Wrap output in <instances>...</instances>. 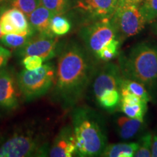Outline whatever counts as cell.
Masks as SVG:
<instances>
[{"mask_svg":"<svg viewBox=\"0 0 157 157\" xmlns=\"http://www.w3.org/2000/svg\"><path fill=\"white\" fill-rule=\"evenodd\" d=\"M4 10V9L3 8H0V15H1V14H2V11ZM2 33L1 32V30H0V39H1V37H2Z\"/></svg>","mask_w":157,"mask_h":157,"instance_id":"33","label":"cell"},{"mask_svg":"<svg viewBox=\"0 0 157 157\" xmlns=\"http://www.w3.org/2000/svg\"><path fill=\"white\" fill-rule=\"evenodd\" d=\"M34 35L3 34L0 41L7 49L17 51L24 47Z\"/></svg>","mask_w":157,"mask_h":157,"instance_id":"20","label":"cell"},{"mask_svg":"<svg viewBox=\"0 0 157 157\" xmlns=\"http://www.w3.org/2000/svg\"><path fill=\"white\" fill-rule=\"evenodd\" d=\"M43 59L37 56H28L23 57L22 63L25 69L32 71L35 70L43 65Z\"/></svg>","mask_w":157,"mask_h":157,"instance_id":"27","label":"cell"},{"mask_svg":"<svg viewBox=\"0 0 157 157\" xmlns=\"http://www.w3.org/2000/svg\"><path fill=\"white\" fill-rule=\"evenodd\" d=\"M118 65L124 78L143 84L150 94L151 102L157 101V46L141 42L127 52H120Z\"/></svg>","mask_w":157,"mask_h":157,"instance_id":"3","label":"cell"},{"mask_svg":"<svg viewBox=\"0 0 157 157\" xmlns=\"http://www.w3.org/2000/svg\"><path fill=\"white\" fill-rule=\"evenodd\" d=\"M140 7L147 23L157 21V0H144Z\"/></svg>","mask_w":157,"mask_h":157,"instance_id":"26","label":"cell"},{"mask_svg":"<svg viewBox=\"0 0 157 157\" xmlns=\"http://www.w3.org/2000/svg\"><path fill=\"white\" fill-rule=\"evenodd\" d=\"M77 156L76 143L71 125H66L59 130L50 148L49 156L71 157Z\"/></svg>","mask_w":157,"mask_h":157,"instance_id":"13","label":"cell"},{"mask_svg":"<svg viewBox=\"0 0 157 157\" xmlns=\"http://www.w3.org/2000/svg\"><path fill=\"white\" fill-rule=\"evenodd\" d=\"M0 30L2 34L34 35L36 33L26 15L15 7L2 11L0 15Z\"/></svg>","mask_w":157,"mask_h":157,"instance_id":"11","label":"cell"},{"mask_svg":"<svg viewBox=\"0 0 157 157\" xmlns=\"http://www.w3.org/2000/svg\"><path fill=\"white\" fill-rule=\"evenodd\" d=\"M56 67L47 61L35 70L23 69L17 74V84L25 101L30 102L42 97L53 88Z\"/></svg>","mask_w":157,"mask_h":157,"instance_id":"5","label":"cell"},{"mask_svg":"<svg viewBox=\"0 0 157 157\" xmlns=\"http://www.w3.org/2000/svg\"><path fill=\"white\" fill-rule=\"evenodd\" d=\"M123 76L118 63L105 62L99 66L92 82V90L95 100L98 99L105 91L119 90Z\"/></svg>","mask_w":157,"mask_h":157,"instance_id":"10","label":"cell"},{"mask_svg":"<svg viewBox=\"0 0 157 157\" xmlns=\"http://www.w3.org/2000/svg\"><path fill=\"white\" fill-rule=\"evenodd\" d=\"M121 43L118 39H113L103 47L95 55V58L98 61L109 62L119 54Z\"/></svg>","mask_w":157,"mask_h":157,"instance_id":"19","label":"cell"},{"mask_svg":"<svg viewBox=\"0 0 157 157\" xmlns=\"http://www.w3.org/2000/svg\"><path fill=\"white\" fill-rule=\"evenodd\" d=\"M5 1V0H0V5H1Z\"/></svg>","mask_w":157,"mask_h":157,"instance_id":"34","label":"cell"},{"mask_svg":"<svg viewBox=\"0 0 157 157\" xmlns=\"http://www.w3.org/2000/svg\"><path fill=\"white\" fill-rule=\"evenodd\" d=\"M53 15L52 12L41 5L27 17L31 28L37 34L54 35L50 31V22Z\"/></svg>","mask_w":157,"mask_h":157,"instance_id":"15","label":"cell"},{"mask_svg":"<svg viewBox=\"0 0 157 157\" xmlns=\"http://www.w3.org/2000/svg\"><path fill=\"white\" fill-rule=\"evenodd\" d=\"M117 38L122 43L129 37L143 31L147 23L140 5L119 0L114 12L110 17Z\"/></svg>","mask_w":157,"mask_h":157,"instance_id":"6","label":"cell"},{"mask_svg":"<svg viewBox=\"0 0 157 157\" xmlns=\"http://www.w3.org/2000/svg\"><path fill=\"white\" fill-rule=\"evenodd\" d=\"M113 121L118 135L124 140H129L140 135L146 127L143 119H134L126 115H118Z\"/></svg>","mask_w":157,"mask_h":157,"instance_id":"14","label":"cell"},{"mask_svg":"<svg viewBox=\"0 0 157 157\" xmlns=\"http://www.w3.org/2000/svg\"><path fill=\"white\" fill-rule=\"evenodd\" d=\"M151 156L157 157V135L152 137L151 144Z\"/></svg>","mask_w":157,"mask_h":157,"instance_id":"29","label":"cell"},{"mask_svg":"<svg viewBox=\"0 0 157 157\" xmlns=\"http://www.w3.org/2000/svg\"><path fill=\"white\" fill-rule=\"evenodd\" d=\"M58 56L52 99L63 109H72L92 84L98 60L83 44L74 39L61 44Z\"/></svg>","mask_w":157,"mask_h":157,"instance_id":"1","label":"cell"},{"mask_svg":"<svg viewBox=\"0 0 157 157\" xmlns=\"http://www.w3.org/2000/svg\"><path fill=\"white\" fill-rule=\"evenodd\" d=\"M17 90V78L14 74L8 68H2L0 71V109L11 111L18 108Z\"/></svg>","mask_w":157,"mask_h":157,"instance_id":"12","label":"cell"},{"mask_svg":"<svg viewBox=\"0 0 157 157\" xmlns=\"http://www.w3.org/2000/svg\"><path fill=\"white\" fill-rule=\"evenodd\" d=\"M120 94L130 93L137 97L141 98L147 103L151 101L150 94L147 91L146 88L139 82H137L129 78H122L119 87Z\"/></svg>","mask_w":157,"mask_h":157,"instance_id":"17","label":"cell"},{"mask_svg":"<svg viewBox=\"0 0 157 157\" xmlns=\"http://www.w3.org/2000/svg\"><path fill=\"white\" fill-rule=\"evenodd\" d=\"M147 104L148 103L144 101L138 103L132 104V105L119 103L118 109L119 111L122 112L124 114L130 118L143 119L145 114L146 113L147 109H148Z\"/></svg>","mask_w":157,"mask_h":157,"instance_id":"21","label":"cell"},{"mask_svg":"<svg viewBox=\"0 0 157 157\" xmlns=\"http://www.w3.org/2000/svg\"><path fill=\"white\" fill-rule=\"evenodd\" d=\"M152 135L150 132H145L139 138L138 148L135 153V157H150L151 156Z\"/></svg>","mask_w":157,"mask_h":157,"instance_id":"24","label":"cell"},{"mask_svg":"<svg viewBox=\"0 0 157 157\" xmlns=\"http://www.w3.org/2000/svg\"><path fill=\"white\" fill-rule=\"evenodd\" d=\"M153 25H152V31L153 33L157 36V21H155V22L152 23Z\"/></svg>","mask_w":157,"mask_h":157,"instance_id":"31","label":"cell"},{"mask_svg":"<svg viewBox=\"0 0 157 157\" xmlns=\"http://www.w3.org/2000/svg\"><path fill=\"white\" fill-rule=\"evenodd\" d=\"M71 9L82 23L111 17L119 0H71Z\"/></svg>","mask_w":157,"mask_h":157,"instance_id":"8","label":"cell"},{"mask_svg":"<svg viewBox=\"0 0 157 157\" xmlns=\"http://www.w3.org/2000/svg\"><path fill=\"white\" fill-rule=\"evenodd\" d=\"M138 148L136 143H121L108 144L101 156L104 157H133Z\"/></svg>","mask_w":157,"mask_h":157,"instance_id":"16","label":"cell"},{"mask_svg":"<svg viewBox=\"0 0 157 157\" xmlns=\"http://www.w3.org/2000/svg\"><path fill=\"white\" fill-rule=\"evenodd\" d=\"M71 29V23L63 15H54L51 19L50 31L55 36H63Z\"/></svg>","mask_w":157,"mask_h":157,"instance_id":"22","label":"cell"},{"mask_svg":"<svg viewBox=\"0 0 157 157\" xmlns=\"http://www.w3.org/2000/svg\"><path fill=\"white\" fill-rule=\"evenodd\" d=\"M126 1L129 2L134 3V4H136V5H140V4L142 3L144 0H126Z\"/></svg>","mask_w":157,"mask_h":157,"instance_id":"32","label":"cell"},{"mask_svg":"<svg viewBox=\"0 0 157 157\" xmlns=\"http://www.w3.org/2000/svg\"><path fill=\"white\" fill-rule=\"evenodd\" d=\"M11 57V52L10 53L3 55L2 56L0 57V71L4 68L6 66V65L8 63L9 59Z\"/></svg>","mask_w":157,"mask_h":157,"instance_id":"28","label":"cell"},{"mask_svg":"<svg viewBox=\"0 0 157 157\" xmlns=\"http://www.w3.org/2000/svg\"><path fill=\"white\" fill-rule=\"evenodd\" d=\"M41 2L54 15H64L71 9V0H41Z\"/></svg>","mask_w":157,"mask_h":157,"instance_id":"23","label":"cell"},{"mask_svg":"<svg viewBox=\"0 0 157 157\" xmlns=\"http://www.w3.org/2000/svg\"><path fill=\"white\" fill-rule=\"evenodd\" d=\"M44 133L34 127L16 131L0 146V157L49 156V143Z\"/></svg>","mask_w":157,"mask_h":157,"instance_id":"4","label":"cell"},{"mask_svg":"<svg viewBox=\"0 0 157 157\" xmlns=\"http://www.w3.org/2000/svg\"><path fill=\"white\" fill-rule=\"evenodd\" d=\"M60 44L55 35L37 34L34 35L28 43L17 50V56L25 57L37 56L41 57L44 61H50L58 56Z\"/></svg>","mask_w":157,"mask_h":157,"instance_id":"9","label":"cell"},{"mask_svg":"<svg viewBox=\"0 0 157 157\" xmlns=\"http://www.w3.org/2000/svg\"><path fill=\"white\" fill-rule=\"evenodd\" d=\"M10 52H11L8 50V49H7V48H3V47L0 46V57L2 56L3 55L10 53Z\"/></svg>","mask_w":157,"mask_h":157,"instance_id":"30","label":"cell"},{"mask_svg":"<svg viewBox=\"0 0 157 157\" xmlns=\"http://www.w3.org/2000/svg\"><path fill=\"white\" fill-rule=\"evenodd\" d=\"M11 7H15L28 16L39 6L42 5L41 0H9Z\"/></svg>","mask_w":157,"mask_h":157,"instance_id":"25","label":"cell"},{"mask_svg":"<svg viewBox=\"0 0 157 157\" xmlns=\"http://www.w3.org/2000/svg\"><path fill=\"white\" fill-rule=\"evenodd\" d=\"M78 35L85 48L95 58L96 53L107 43L117 39L109 17L83 23Z\"/></svg>","mask_w":157,"mask_h":157,"instance_id":"7","label":"cell"},{"mask_svg":"<svg viewBox=\"0 0 157 157\" xmlns=\"http://www.w3.org/2000/svg\"><path fill=\"white\" fill-rule=\"evenodd\" d=\"M71 115L77 156H101L109 144L104 117L87 105H76L72 109Z\"/></svg>","mask_w":157,"mask_h":157,"instance_id":"2","label":"cell"},{"mask_svg":"<svg viewBox=\"0 0 157 157\" xmlns=\"http://www.w3.org/2000/svg\"><path fill=\"white\" fill-rule=\"evenodd\" d=\"M120 99L121 95L119 90H108L96 100V103L100 108L109 113H113L119 108Z\"/></svg>","mask_w":157,"mask_h":157,"instance_id":"18","label":"cell"}]
</instances>
